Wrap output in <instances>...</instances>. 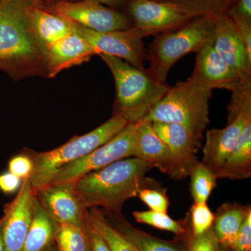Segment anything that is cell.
Masks as SVG:
<instances>
[{
    "label": "cell",
    "mask_w": 251,
    "mask_h": 251,
    "mask_svg": "<svg viewBox=\"0 0 251 251\" xmlns=\"http://www.w3.org/2000/svg\"><path fill=\"white\" fill-rule=\"evenodd\" d=\"M151 167L136 157L120 160L81 176L74 185L85 209L103 208L110 215L121 214L122 206L136 197Z\"/></svg>",
    "instance_id": "1"
},
{
    "label": "cell",
    "mask_w": 251,
    "mask_h": 251,
    "mask_svg": "<svg viewBox=\"0 0 251 251\" xmlns=\"http://www.w3.org/2000/svg\"><path fill=\"white\" fill-rule=\"evenodd\" d=\"M39 0H0V67L23 69L46 65L44 48L32 29Z\"/></svg>",
    "instance_id": "2"
},
{
    "label": "cell",
    "mask_w": 251,
    "mask_h": 251,
    "mask_svg": "<svg viewBox=\"0 0 251 251\" xmlns=\"http://www.w3.org/2000/svg\"><path fill=\"white\" fill-rule=\"evenodd\" d=\"M99 56L111 71L115 80L114 115H120L128 124L143 121L171 87L153 78L147 69H139L108 54Z\"/></svg>",
    "instance_id": "3"
},
{
    "label": "cell",
    "mask_w": 251,
    "mask_h": 251,
    "mask_svg": "<svg viewBox=\"0 0 251 251\" xmlns=\"http://www.w3.org/2000/svg\"><path fill=\"white\" fill-rule=\"evenodd\" d=\"M212 90L193 71L186 80L170 87L143 121L178 124L202 137L210 122L209 101Z\"/></svg>",
    "instance_id": "4"
},
{
    "label": "cell",
    "mask_w": 251,
    "mask_h": 251,
    "mask_svg": "<svg viewBox=\"0 0 251 251\" xmlns=\"http://www.w3.org/2000/svg\"><path fill=\"white\" fill-rule=\"evenodd\" d=\"M215 25L212 16L191 19L174 30L156 35L148 49L149 74L162 83H167L168 73L181 57L214 44Z\"/></svg>",
    "instance_id": "5"
},
{
    "label": "cell",
    "mask_w": 251,
    "mask_h": 251,
    "mask_svg": "<svg viewBox=\"0 0 251 251\" xmlns=\"http://www.w3.org/2000/svg\"><path fill=\"white\" fill-rule=\"evenodd\" d=\"M120 115H113L103 125L80 136H76L62 146L46 151L29 155L33 171L29 181L35 192L50 182L56 172L102 146L128 125Z\"/></svg>",
    "instance_id": "6"
},
{
    "label": "cell",
    "mask_w": 251,
    "mask_h": 251,
    "mask_svg": "<svg viewBox=\"0 0 251 251\" xmlns=\"http://www.w3.org/2000/svg\"><path fill=\"white\" fill-rule=\"evenodd\" d=\"M137 124H128L102 146L56 172L50 184L74 183L81 176L120 160L134 157Z\"/></svg>",
    "instance_id": "7"
},
{
    "label": "cell",
    "mask_w": 251,
    "mask_h": 251,
    "mask_svg": "<svg viewBox=\"0 0 251 251\" xmlns=\"http://www.w3.org/2000/svg\"><path fill=\"white\" fill-rule=\"evenodd\" d=\"M74 28L88 41L96 54H108L123 59L131 65L145 69L148 49L144 44L146 37L143 31L132 27L125 30L100 32L91 30L74 23Z\"/></svg>",
    "instance_id": "8"
},
{
    "label": "cell",
    "mask_w": 251,
    "mask_h": 251,
    "mask_svg": "<svg viewBox=\"0 0 251 251\" xmlns=\"http://www.w3.org/2000/svg\"><path fill=\"white\" fill-rule=\"evenodd\" d=\"M54 14L91 30L105 32L133 27L129 17L95 0L62 1L54 6Z\"/></svg>",
    "instance_id": "9"
},
{
    "label": "cell",
    "mask_w": 251,
    "mask_h": 251,
    "mask_svg": "<svg viewBox=\"0 0 251 251\" xmlns=\"http://www.w3.org/2000/svg\"><path fill=\"white\" fill-rule=\"evenodd\" d=\"M127 9L133 27L146 37L174 30L193 19L176 6L156 0H128Z\"/></svg>",
    "instance_id": "10"
},
{
    "label": "cell",
    "mask_w": 251,
    "mask_h": 251,
    "mask_svg": "<svg viewBox=\"0 0 251 251\" xmlns=\"http://www.w3.org/2000/svg\"><path fill=\"white\" fill-rule=\"evenodd\" d=\"M36 194L29 179L23 180L14 201L0 220L4 251H21L32 220Z\"/></svg>",
    "instance_id": "11"
},
{
    "label": "cell",
    "mask_w": 251,
    "mask_h": 251,
    "mask_svg": "<svg viewBox=\"0 0 251 251\" xmlns=\"http://www.w3.org/2000/svg\"><path fill=\"white\" fill-rule=\"evenodd\" d=\"M152 125L157 134L169 149L174 163V179L186 177L198 161L196 153L202 137L178 124L153 122Z\"/></svg>",
    "instance_id": "12"
},
{
    "label": "cell",
    "mask_w": 251,
    "mask_h": 251,
    "mask_svg": "<svg viewBox=\"0 0 251 251\" xmlns=\"http://www.w3.org/2000/svg\"><path fill=\"white\" fill-rule=\"evenodd\" d=\"M36 194L44 210L57 224L85 227L87 210L81 204L73 183L50 184Z\"/></svg>",
    "instance_id": "13"
},
{
    "label": "cell",
    "mask_w": 251,
    "mask_h": 251,
    "mask_svg": "<svg viewBox=\"0 0 251 251\" xmlns=\"http://www.w3.org/2000/svg\"><path fill=\"white\" fill-rule=\"evenodd\" d=\"M214 49L244 82H251V59L234 21L227 14L213 16Z\"/></svg>",
    "instance_id": "14"
},
{
    "label": "cell",
    "mask_w": 251,
    "mask_h": 251,
    "mask_svg": "<svg viewBox=\"0 0 251 251\" xmlns=\"http://www.w3.org/2000/svg\"><path fill=\"white\" fill-rule=\"evenodd\" d=\"M227 122L225 128L208 130L206 133L202 163L215 175L237 143L246 126L251 122V108L245 109L234 120Z\"/></svg>",
    "instance_id": "15"
},
{
    "label": "cell",
    "mask_w": 251,
    "mask_h": 251,
    "mask_svg": "<svg viewBox=\"0 0 251 251\" xmlns=\"http://www.w3.org/2000/svg\"><path fill=\"white\" fill-rule=\"evenodd\" d=\"M44 54L49 77H53L64 69L87 62L96 53L88 41L75 30L70 35L46 46Z\"/></svg>",
    "instance_id": "16"
},
{
    "label": "cell",
    "mask_w": 251,
    "mask_h": 251,
    "mask_svg": "<svg viewBox=\"0 0 251 251\" xmlns=\"http://www.w3.org/2000/svg\"><path fill=\"white\" fill-rule=\"evenodd\" d=\"M134 157L174 179L175 166L169 149L157 134L151 122L137 123Z\"/></svg>",
    "instance_id": "17"
},
{
    "label": "cell",
    "mask_w": 251,
    "mask_h": 251,
    "mask_svg": "<svg viewBox=\"0 0 251 251\" xmlns=\"http://www.w3.org/2000/svg\"><path fill=\"white\" fill-rule=\"evenodd\" d=\"M194 72L208 86L232 92L244 82L214 49L213 44L203 47L197 53Z\"/></svg>",
    "instance_id": "18"
},
{
    "label": "cell",
    "mask_w": 251,
    "mask_h": 251,
    "mask_svg": "<svg viewBox=\"0 0 251 251\" xmlns=\"http://www.w3.org/2000/svg\"><path fill=\"white\" fill-rule=\"evenodd\" d=\"M251 206H244L237 202H226L214 214L213 234L224 249H233L238 232Z\"/></svg>",
    "instance_id": "19"
},
{
    "label": "cell",
    "mask_w": 251,
    "mask_h": 251,
    "mask_svg": "<svg viewBox=\"0 0 251 251\" xmlns=\"http://www.w3.org/2000/svg\"><path fill=\"white\" fill-rule=\"evenodd\" d=\"M217 179L243 180L251 176V122L243 130L232 151L216 173Z\"/></svg>",
    "instance_id": "20"
},
{
    "label": "cell",
    "mask_w": 251,
    "mask_h": 251,
    "mask_svg": "<svg viewBox=\"0 0 251 251\" xmlns=\"http://www.w3.org/2000/svg\"><path fill=\"white\" fill-rule=\"evenodd\" d=\"M31 25L38 41L45 48L72 34L74 23L57 14L48 12L40 5L33 10Z\"/></svg>",
    "instance_id": "21"
},
{
    "label": "cell",
    "mask_w": 251,
    "mask_h": 251,
    "mask_svg": "<svg viewBox=\"0 0 251 251\" xmlns=\"http://www.w3.org/2000/svg\"><path fill=\"white\" fill-rule=\"evenodd\" d=\"M59 226L36 198L30 227L21 251H44L55 237Z\"/></svg>",
    "instance_id": "22"
},
{
    "label": "cell",
    "mask_w": 251,
    "mask_h": 251,
    "mask_svg": "<svg viewBox=\"0 0 251 251\" xmlns=\"http://www.w3.org/2000/svg\"><path fill=\"white\" fill-rule=\"evenodd\" d=\"M120 215H110L115 218V229L120 232L139 251H185L178 243L168 242L153 237L151 234L135 228Z\"/></svg>",
    "instance_id": "23"
},
{
    "label": "cell",
    "mask_w": 251,
    "mask_h": 251,
    "mask_svg": "<svg viewBox=\"0 0 251 251\" xmlns=\"http://www.w3.org/2000/svg\"><path fill=\"white\" fill-rule=\"evenodd\" d=\"M169 3L182 10L191 18L227 14L237 0H156Z\"/></svg>",
    "instance_id": "24"
},
{
    "label": "cell",
    "mask_w": 251,
    "mask_h": 251,
    "mask_svg": "<svg viewBox=\"0 0 251 251\" xmlns=\"http://www.w3.org/2000/svg\"><path fill=\"white\" fill-rule=\"evenodd\" d=\"M87 219L108 244L111 251H139L105 219L97 209L87 211Z\"/></svg>",
    "instance_id": "25"
},
{
    "label": "cell",
    "mask_w": 251,
    "mask_h": 251,
    "mask_svg": "<svg viewBox=\"0 0 251 251\" xmlns=\"http://www.w3.org/2000/svg\"><path fill=\"white\" fill-rule=\"evenodd\" d=\"M191 177V193L193 203L206 202L213 190L217 186L216 175L198 161L189 175Z\"/></svg>",
    "instance_id": "26"
},
{
    "label": "cell",
    "mask_w": 251,
    "mask_h": 251,
    "mask_svg": "<svg viewBox=\"0 0 251 251\" xmlns=\"http://www.w3.org/2000/svg\"><path fill=\"white\" fill-rule=\"evenodd\" d=\"M133 217L140 224L149 225L161 230L173 232L183 236L186 232V220L175 221L167 213L152 210L137 211L133 213Z\"/></svg>",
    "instance_id": "27"
},
{
    "label": "cell",
    "mask_w": 251,
    "mask_h": 251,
    "mask_svg": "<svg viewBox=\"0 0 251 251\" xmlns=\"http://www.w3.org/2000/svg\"><path fill=\"white\" fill-rule=\"evenodd\" d=\"M54 239L61 251H90L85 227L59 225Z\"/></svg>",
    "instance_id": "28"
},
{
    "label": "cell",
    "mask_w": 251,
    "mask_h": 251,
    "mask_svg": "<svg viewBox=\"0 0 251 251\" xmlns=\"http://www.w3.org/2000/svg\"><path fill=\"white\" fill-rule=\"evenodd\" d=\"M189 228L195 237L205 233L212 227L214 214L206 202L193 203L188 214Z\"/></svg>",
    "instance_id": "29"
},
{
    "label": "cell",
    "mask_w": 251,
    "mask_h": 251,
    "mask_svg": "<svg viewBox=\"0 0 251 251\" xmlns=\"http://www.w3.org/2000/svg\"><path fill=\"white\" fill-rule=\"evenodd\" d=\"M188 227L189 223L188 218ZM184 234L186 239V251H224V248L221 247L214 237L211 228L205 233L195 237L191 234L189 227L187 228L186 221V232Z\"/></svg>",
    "instance_id": "30"
},
{
    "label": "cell",
    "mask_w": 251,
    "mask_h": 251,
    "mask_svg": "<svg viewBox=\"0 0 251 251\" xmlns=\"http://www.w3.org/2000/svg\"><path fill=\"white\" fill-rule=\"evenodd\" d=\"M137 196L150 208V210L163 213L168 211L170 202L166 191L142 188Z\"/></svg>",
    "instance_id": "31"
},
{
    "label": "cell",
    "mask_w": 251,
    "mask_h": 251,
    "mask_svg": "<svg viewBox=\"0 0 251 251\" xmlns=\"http://www.w3.org/2000/svg\"><path fill=\"white\" fill-rule=\"evenodd\" d=\"M8 166L10 173L21 179H28L33 171L32 159L29 155H18L10 160Z\"/></svg>",
    "instance_id": "32"
},
{
    "label": "cell",
    "mask_w": 251,
    "mask_h": 251,
    "mask_svg": "<svg viewBox=\"0 0 251 251\" xmlns=\"http://www.w3.org/2000/svg\"><path fill=\"white\" fill-rule=\"evenodd\" d=\"M232 250L251 251V210L243 221Z\"/></svg>",
    "instance_id": "33"
},
{
    "label": "cell",
    "mask_w": 251,
    "mask_h": 251,
    "mask_svg": "<svg viewBox=\"0 0 251 251\" xmlns=\"http://www.w3.org/2000/svg\"><path fill=\"white\" fill-rule=\"evenodd\" d=\"M85 228L90 251H111L105 239L90 224L87 216L85 218Z\"/></svg>",
    "instance_id": "34"
},
{
    "label": "cell",
    "mask_w": 251,
    "mask_h": 251,
    "mask_svg": "<svg viewBox=\"0 0 251 251\" xmlns=\"http://www.w3.org/2000/svg\"><path fill=\"white\" fill-rule=\"evenodd\" d=\"M237 26L238 31L242 36L246 49H247L248 56L251 59V22L246 18L237 16V15L227 14Z\"/></svg>",
    "instance_id": "35"
},
{
    "label": "cell",
    "mask_w": 251,
    "mask_h": 251,
    "mask_svg": "<svg viewBox=\"0 0 251 251\" xmlns=\"http://www.w3.org/2000/svg\"><path fill=\"white\" fill-rule=\"evenodd\" d=\"M21 181L22 179L10 172L3 173L0 175V190L6 194L16 192L21 187Z\"/></svg>",
    "instance_id": "36"
},
{
    "label": "cell",
    "mask_w": 251,
    "mask_h": 251,
    "mask_svg": "<svg viewBox=\"0 0 251 251\" xmlns=\"http://www.w3.org/2000/svg\"><path fill=\"white\" fill-rule=\"evenodd\" d=\"M227 14L237 15L251 22V0H237Z\"/></svg>",
    "instance_id": "37"
},
{
    "label": "cell",
    "mask_w": 251,
    "mask_h": 251,
    "mask_svg": "<svg viewBox=\"0 0 251 251\" xmlns=\"http://www.w3.org/2000/svg\"><path fill=\"white\" fill-rule=\"evenodd\" d=\"M95 1L103 5H108L110 8L113 9V8L121 6L128 0H95Z\"/></svg>",
    "instance_id": "38"
},
{
    "label": "cell",
    "mask_w": 251,
    "mask_h": 251,
    "mask_svg": "<svg viewBox=\"0 0 251 251\" xmlns=\"http://www.w3.org/2000/svg\"><path fill=\"white\" fill-rule=\"evenodd\" d=\"M0 251H4V244H3L2 238H1V223H0Z\"/></svg>",
    "instance_id": "39"
},
{
    "label": "cell",
    "mask_w": 251,
    "mask_h": 251,
    "mask_svg": "<svg viewBox=\"0 0 251 251\" xmlns=\"http://www.w3.org/2000/svg\"><path fill=\"white\" fill-rule=\"evenodd\" d=\"M224 251H234L232 250V249H224Z\"/></svg>",
    "instance_id": "40"
}]
</instances>
